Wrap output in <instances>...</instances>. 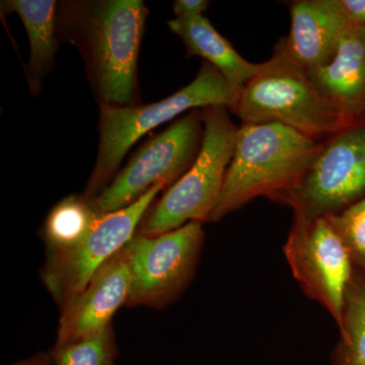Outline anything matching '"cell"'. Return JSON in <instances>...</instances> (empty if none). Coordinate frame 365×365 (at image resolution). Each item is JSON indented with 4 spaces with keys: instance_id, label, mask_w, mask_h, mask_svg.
<instances>
[{
    "instance_id": "cell-2",
    "label": "cell",
    "mask_w": 365,
    "mask_h": 365,
    "mask_svg": "<svg viewBox=\"0 0 365 365\" xmlns=\"http://www.w3.org/2000/svg\"><path fill=\"white\" fill-rule=\"evenodd\" d=\"M78 7L74 26L96 93L102 104L133 106L148 7L141 0H103Z\"/></svg>"
},
{
    "instance_id": "cell-17",
    "label": "cell",
    "mask_w": 365,
    "mask_h": 365,
    "mask_svg": "<svg viewBox=\"0 0 365 365\" xmlns=\"http://www.w3.org/2000/svg\"><path fill=\"white\" fill-rule=\"evenodd\" d=\"M338 365H365V280L354 273L346 292Z\"/></svg>"
},
{
    "instance_id": "cell-1",
    "label": "cell",
    "mask_w": 365,
    "mask_h": 365,
    "mask_svg": "<svg viewBox=\"0 0 365 365\" xmlns=\"http://www.w3.org/2000/svg\"><path fill=\"white\" fill-rule=\"evenodd\" d=\"M324 144L282 124L242 125L209 222H220L258 197L280 202L299 186Z\"/></svg>"
},
{
    "instance_id": "cell-22",
    "label": "cell",
    "mask_w": 365,
    "mask_h": 365,
    "mask_svg": "<svg viewBox=\"0 0 365 365\" xmlns=\"http://www.w3.org/2000/svg\"><path fill=\"white\" fill-rule=\"evenodd\" d=\"M42 353L39 354L33 355V356L28 357V359L20 360V361L14 362V364L9 365H38L39 364Z\"/></svg>"
},
{
    "instance_id": "cell-19",
    "label": "cell",
    "mask_w": 365,
    "mask_h": 365,
    "mask_svg": "<svg viewBox=\"0 0 365 365\" xmlns=\"http://www.w3.org/2000/svg\"><path fill=\"white\" fill-rule=\"evenodd\" d=\"M326 218L344 244L354 273L365 280V197L340 213Z\"/></svg>"
},
{
    "instance_id": "cell-3",
    "label": "cell",
    "mask_w": 365,
    "mask_h": 365,
    "mask_svg": "<svg viewBox=\"0 0 365 365\" xmlns=\"http://www.w3.org/2000/svg\"><path fill=\"white\" fill-rule=\"evenodd\" d=\"M239 96L222 72L204 61L192 83L160 102L125 107L101 105L97 162L85 195L95 200L111 184L125 155L144 134L186 111L218 106L232 111Z\"/></svg>"
},
{
    "instance_id": "cell-6",
    "label": "cell",
    "mask_w": 365,
    "mask_h": 365,
    "mask_svg": "<svg viewBox=\"0 0 365 365\" xmlns=\"http://www.w3.org/2000/svg\"><path fill=\"white\" fill-rule=\"evenodd\" d=\"M165 187L158 182L131 205L103 213L74 246L47 253L41 276L60 309L85 289L103 264L131 241L151 203Z\"/></svg>"
},
{
    "instance_id": "cell-20",
    "label": "cell",
    "mask_w": 365,
    "mask_h": 365,
    "mask_svg": "<svg viewBox=\"0 0 365 365\" xmlns=\"http://www.w3.org/2000/svg\"><path fill=\"white\" fill-rule=\"evenodd\" d=\"M350 25L365 29V0H340Z\"/></svg>"
},
{
    "instance_id": "cell-15",
    "label": "cell",
    "mask_w": 365,
    "mask_h": 365,
    "mask_svg": "<svg viewBox=\"0 0 365 365\" xmlns=\"http://www.w3.org/2000/svg\"><path fill=\"white\" fill-rule=\"evenodd\" d=\"M7 11L18 14L30 41L28 81L33 93H39L43 78L54 63L57 4L54 0H9L2 2Z\"/></svg>"
},
{
    "instance_id": "cell-12",
    "label": "cell",
    "mask_w": 365,
    "mask_h": 365,
    "mask_svg": "<svg viewBox=\"0 0 365 365\" xmlns=\"http://www.w3.org/2000/svg\"><path fill=\"white\" fill-rule=\"evenodd\" d=\"M289 11V35L276 45L285 58L307 71L330 63L351 26L340 0H297Z\"/></svg>"
},
{
    "instance_id": "cell-4",
    "label": "cell",
    "mask_w": 365,
    "mask_h": 365,
    "mask_svg": "<svg viewBox=\"0 0 365 365\" xmlns=\"http://www.w3.org/2000/svg\"><path fill=\"white\" fill-rule=\"evenodd\" d=\"M232 112L242 125L282 124L323 143L347 128L309 72L285 58L277 46L242 88Z\"/></svg>"
},
{
    "instance_id": "cell-7",
    "label": "cell",
    "mask_w": 365,
    "mask_h": 365,
    "mask_svg": "<svg viewBox=\"0 0 365 365\" xmlns=\"http://www.w3.org/2000/svg\"><path fill=\"white\" fill-rule=\"evenodd\" d=\"M204 136L202 109L190 111L136 151L93 200L102 213L127 207L158 182L172 186L195 162Z\"/></svg>"
},
{
    "instance_id": "cell-14",
    "label": "cell",
    "mask_w": 365,
    "mask_h": 365,
    "mask_svg": "<svg viewBox=\"0 0 365 365\" xmlns=\"http://www.w3.org/2000/svg\"><path fill=\"white\" fill-rule=\"evenodd\" d=\"M168 26L186 46L189 56L202 57L212 64L239 93L260 69L261 63L242 58L203 16L176 18Z\"/></svg>"
},
{
    "instance_id": "cell-13",
    "label": "cell",
    "mask_w": 365,
    "mask_h": 365,
    "mask_svg": "<svg viewBox=\"0 0 365 365\" xmlns=\"http://www.w3.org/2000/svg\"><path fill=\"white\" fill-rule=\"evenodd\" d=\"M307 72L347 128L365 123V29L350 26L332 61Z\"/></svg>"
},
{
    "instance_id": "cell-11",
    "label": "cell",
    "mask_w": 365,
    "mask_h": 365,
    "mask_svg": "<svg viewBox=\"0 0 365 365\" xmlns=\"http://www.w3.org/2000/svg\"><path fill=\"white\" fill-rule=\"evenodd\" d=\"M130 288L131 262L126 245L98 269L76 299L60 309L55 345L104 332L118 309L128 302Z\"/></svg>"
},
{
    "instance_id": "cell-10",
    "label": "cell",
    "mask_w": 365,
    "mask_h": 365,
    "mask_svg": "<svg viewBox=\"0 0 365 365\" xmlns=\"http://www.w3.org/2000/svg\"><path fill=\"white\" fill-rule=\"evenodd\" d=\"M283 252L304 294L326 309L339 326L354 268L328 220H307L294 215Z\"/></svg>"
},
{
    "instance_id": "cell-16",
    "label": "cell",
    "mask_w": 365,
    "mask_h": 365,
    "mask_svg": "<svg viewBox=\"0 0 365 365\" xmlns=\"http://www.w3.org/2000/svg\"><path fill=\"white\" fill-rule=\"evenodd\" d=\"M103 213L85 194L62 199L50 211L43 225L46 252L62 251L81 241Z\"/></svg>"
},
{
    "instance_id": "cell-9",
    "label": "cell",
    "mask_w": 365,
    "mask_h": 365,
    "mask_svg": "<svg viewBox=\"0 0 365 365\" xmlns=\"http://www.w3.org/2000/svg\"><path fill=\"white\" fill-rule=\"evenodd\" d=\"M365 197V123L348 127L324 144L299 186L280 203L312 220L337 215Z\"/></svg>"
},
{
    "instance_id": "cell-23",
    "label": "cell",
    "mask_w": 365,
    "mask_h": 365,
    "mask_svg": "<svg viewBox=\"0 0 365 365\" xmlns=\"http://www.w3.org/2000/svg\"><path fill=\"white\" fill-rule=\"evenodd\" d=\"M38 365H55L50 353H42V357H41L39 364Z\"/></svg>"
},
{
    "instance_id": "cell-21",
    "label": "cell",
    "mask_w": 365,
    "mask_h": 365,
    "mask_svg": "<svg viewBox=\"0 0 365 365\" xmlns=\"http://www.w3.org/2000/svg\"><path fill=\"white\" fill-rule=\"evenodd\" d=\"M209 4L210 2L206 0H176L173 4V9L177 18L202 16Z\"/></svg>"
},
{
    "instance_id": "cell-8",
    "label": "cell",
    "mask_w": 365,
    "mask_h": 365,
    "mask_svg": "<svg viewBox=\"0 0 365 365\" xmlns=\"http://www.w3.org/2000/svg\"><path fill=\"white\" fill-rule=\"evenodd\" d=\"M204 239L202 223L194 222L157 237L134 235L127 244L131 288L126 306L160 309L179 297L195 275Z\"/></svg>"
},
{
    "instance_id": "cell-18",
    "label": "cell",
    "mask_w": 365,
    "mask_h": 365,
    "mask_svg": "<svg viewBox=\"0 0 365 365\" xmlns=\"http://www.w3.org/2000/svg\"><path fill=\"white\" fill-rule=\"evenodd\" d=\"M50 355L55 365H115L118 346L113 327L93 337L55 345Z\"/></svg>"
},
{
    "instance_id": "cell-5",
    "label": "cell",
    "mask_w": 365,
    "mask_h": 365,
    "mask_svg": "<svg viewBox=\"0 0 365 365\" xmlns=\"http://www.w3.org/2000/svg\"><path fill=\"white\" fill-rule=\"evenodd\" d=\"M202 112L204 136L198 157L150 208L137 235L157 237L189 222H209L222 193L239 127L227 107L204 108Z\"/></svg>"
}]
</instances>
